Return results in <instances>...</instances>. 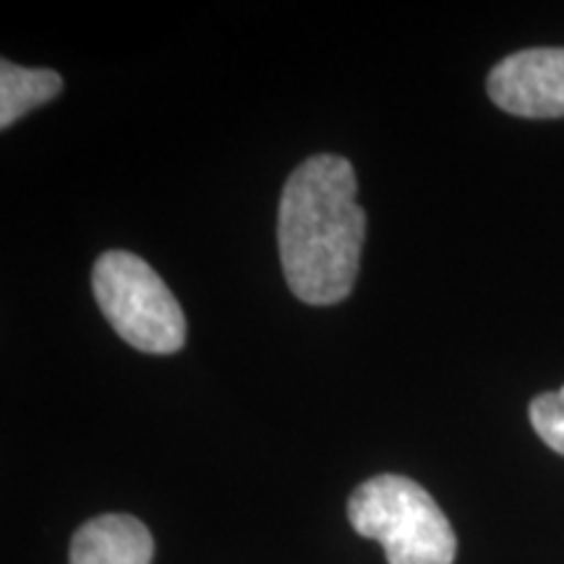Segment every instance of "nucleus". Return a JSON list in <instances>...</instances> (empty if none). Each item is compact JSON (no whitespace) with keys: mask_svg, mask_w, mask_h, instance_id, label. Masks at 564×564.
Here are the masks:
<instances>
[{"mask_svg":"<svg viewBox=\"0 0 564 564\" xmlns=\"http://www.w3.org/2000/svg\"><path fill=\"white\" fill-rule=\"evenodd\" d=\"M356 171L337 154L295 167L280 196L278 246L288 285L312 306H333L356 285L366 212L356 202Z\"/></svg>","mask_w":564,"mask_h":564,"instance_id":"1","label":"nucleus"},{"mask_svg":"<svg viewBox=\"0 0 564 564\" xmlns=\"http://www.w3.org/2000/svg\"><path fill=\"white\" fill-rule=\"evenodd\" d=\"M352 531L379 541L390 564H453L457 539L447 514L413 478L382 474L364 481L348 502Z\"/></svg>","mask_w":564,"mask_h":564,"instance_id":"2","label":"nucleus"},{"mask_svg":"<svg viewBox=\"0 0 564 564\" xmlns=\"http://www.w3.org/2000/svg\"><path fill=\"white\" fill-rule=\"evenodd\" d=\"M91 291L105 319L131 348L167 356L186 343L181 303L137 253L105 251L91 270Z\"/></svg>","mask_w":564,"mask_h":564,"instance_id":"3","label":"nucleus"},{"mask_svg":"<svg viewBox=\"0 0 564 564\" xmlns=\"http://www.w3.org/2000/svg\"><path fill=\"white\" fill-rule=\"evenodd\" d=\"M489 97L518 118H564V47H531L491 68Z\"/></svg>","mask_w":564,"mask_h":564,"instance_id":"4","label":"nucleus"},{"mask_svg":"<svg viewBox=\"0 0 564 564\" xmlns=\"http://www.w3.org/2000/svg\"><path fill=\"white\" fill-rule=\"evenodd\" d=\"M150 528L131 514H100L70 539L68 564H152Z\"/></svg>","mask_w":564,"mask_h":564,"instance_id":"5","label":"nucleus"},{"mask_svg":"<svg viewBox=\"0 0 564 564\" xmlns=\"http://www.w3.org/2000/svg\"><path fill=\"white\" fill-rule=\"evenodd\" d=\"M63 79L51 68H24L9 58L0 61V126L11 129L21 116L55 100Z\"/></svg>","mask_w":564,"mask_h":564,"instance_id":"6","label":"nucleus"},{"mask_svg":"<svg viewBox=\"0 0 564 564\" xmlns=\"http://www.w3.org/2000/svg\"><path fill=\"white\" fill-rule=\"evenodd\" d=\"M531 423L535 434L544 440L554 453L564 455V387L556 392H544L533 400L531 408Z\"/></svg>","mask_w":564,"mask_h":564,"instance_id":"7","label":"nucleus"}]
</instances>
